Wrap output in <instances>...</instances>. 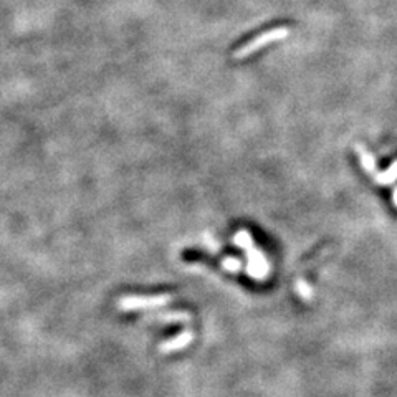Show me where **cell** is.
<instances>
[{"instance_id": "obj_10", "label": "cell", "mask_w": 397, "mask_h": 397, "mask_svg": "<svg viewBox=\"0 0 397 397\" xmlns=\"http://www.w3.org/2000/svg\"><path fill=\"white\" fill-rule=\"evenodd\" d=\"M392 197H394L392 199V202H394V206L397 207V187L394 189V194H392Z\"/></svg>"}, {"instance_id": "obj_2", "label": "cell", "mask_w": 397, "mask_h": 397, "mask_svg": "<svg viewBox=\"0 0 397 397\" xmlns=\"http://www.w3.org/2000/svg\"><path fill=\"white\" fill-rule=\"evenodd\" d=\"M235 244L240 245L242 249L246 250V255H249V260H250L249 273L253 275V277H257L258 280H260L262 277H265L267 271H269L267 258L263 257V255L258 252V250L253 249V242H252V238H250L249 232L246 231L238 232L235 235Z\"/></svg>"}, {"instance_id": "obj_5", "label": "cell", "mask_w": 397, "mask_h": 397, "mask_svg": "<svg viewBox=\"0 0 397 397\" xmlns=\"http://www.w3.org/2000/svg\"><path fill=\"white\" fill-rule=\"evenodd\" d=\"M356 151L359 153V157H361V166L365 167V171L367 174L374 177L379 171H378V166H376V159L373 154H371L369 151H366V148L362 144L356 146Z\"/></svg>"}, {"instance_id": "obj_7", "label": "cell", "mask_w": 397, "mask_h": 397, "mask_svg": "<svg viewBox=\"0 0 397 397\" xmlns=\"http://www.w3.org/2000/svg\"><path fill=\"white\" fill-rule=\"evenodd\" d=\"M161 320L162 321H189L191 320V316L187 315V313H182V311H177V313H166V315H162L161 316Z\"/></svg>"}, {"instance_id": "obj_9", "label": "cell", "mask_w": 397, "mask_h": 397, "mask_svg": "<svg viewBox=\"0 0 397 397\" xmlns=\"http://www.w3.org/2000/svg\"><path fill=\"white\" fill-rule=\"evenodd\" d=\"M296 288H298V290H300V295H302L303 298H308V300L311 298V288L308 287L307 283H304V287H303V282H302V280H300V282L296 283Z\"/></svg>"}, {"instance_id": "obj_3", "label": "cell", "mask_w": 397, "mask_h": 397, "mask_svg": "<svg viewBox=\"0 0 397 397\" xmlns=\"http://www.w3.org/2000/svg\"><path fill=\"white\" fill-rule=\"evenodd\" d=\"M287 33H288V30H287L285 27L271 28V30L263 32V33H260V35L255 37V39H252L250 41H246V43L242 45V47H238L235 52H233V58H235V60H242V58L250 57L253 52H257V50H260L262 47H265V45L271 43V41L283 39V37H285Z\"/></svg>"}, {"instance_id": "obj_1", "label": "cell", "mask_w": 397, "mask_h": 397, "mask_svg": "<svg viewBox=\"0 0 397 397\" xmlns=\"http://www.w3.org/2000/svg\"><path fill=\"white\" fill-rule=\"evenodd\" d=\"M173 295H153V296H137L128 295L118 300V308L121 311H141L153 310V308L164 307L173 300Z\"/></svg>"}, {"instance_id": "obj_4", "label": "cell", "mask_w": 397, "mask_h": 397, "mask_svg": "<svg viewBox=\"0 0 397 397\" xmlns=\"http://www.w3.org/2000/svg\"><path fill=\"white\" fill-rule=\"evenodd\" d=\"M192 340H194V334L187 329V331H182L181 334H177V336L173 338V340H167L162 342L159 351H161V353H174V351H181L186 348Z\"/></svg>"}, {"instance_id": "obj_8", "label": "cell", "mask_w": 397, "mask_h": 397, "mask_svg": "<svg viewBox=\"0 0 397 397\" xmlns=\"http://www.w3.org/2000/svg\"><path fill=\"white\" fill-rule=\"evenodd\" d=\"M222 265H224V269L229 270V271H238V270H240V260H237V258H233V257L224 258Z\"/></svg>"}, {"instance_id": "obj_6", "label": "cell", "mask_w": 397, "mask_h": 397, "mask_svg": "<svg viewBox=\"0 0 397 397\" xmlns=\"http://www.w3.org/2000/svg\"><path fill=\"white\" fill-rule=\"evenodd\" d=\"M373 179L379 184V186H391V184H394L397 181V162H394V164H392L387 171H384V173L379 171Z\"/></svg>"}]
</instances>
